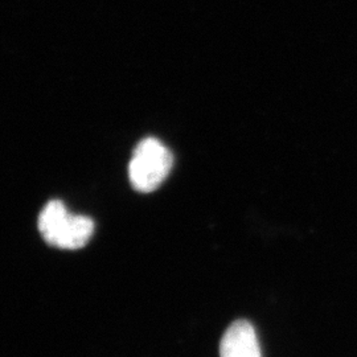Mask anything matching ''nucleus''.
<instances>
[{"instance_id":"obj_1","label":"nucleus","mask_w":357,"mask_h":357,"mask_svg":"<svg viewBox=\"0 0 357 357\" xmlns=\"http://www.w3.org/2000/svg\"><path fill=\"white\" fill-rule=\"evenodd\" d=\"M38 227L45 243L66 250L84 248L94 233V222L90 217L70 213L60 200H52L44 206Z\"/></svg>"},{"instance_id":"obj_2","label":"nucleus","mask_w":357,"mask_h":357,"mask_svg":"<svg viewBox=\"0 0 357 357\" xmlns=\"http://www.w3.org/2000/svg\"><path fill=\"white\" fill-rule=\"evenodd\" d=\"M174 167V156L156 138H146L137 144L128 165L132 188L142 193L158 190Z\"/></svg>"},{"instance_id":"obj_3","label":"nucleus","mask_w":357,"mask_h":357,"mask_svg":"<svg viewBox=\"0 0 357 357\" xmlns=\"http://www.w3.org/2000/svg\"><path fill=\"white\" fill-rule=\"evenodd\" d=\"M220 357H262L255 328L248 320L230 324L220 343Z\"/></svg>"}]
</instances>
